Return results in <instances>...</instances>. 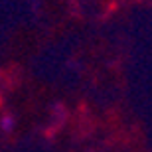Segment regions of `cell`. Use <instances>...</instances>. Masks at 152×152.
Returning a JSON list of instances; mask_svg holds the SVG:
<instances>
[{
	"mask_svg": "<svg viewBox=\"0 0 152 152\" xmlns=\"http://www.w3.org/2000/svg\"><path fill=\"white\" fill-rule=\"evenodd\" d=\"M0 129L4 130V132H10L14 129V117L12 115H4V117L0 118Z\"/></svg>",
	"mask_w": 152,
	"mask_h": 152,
	"instance_id": "6da1fadb",
	"label": "cell"
}]
</instances>
